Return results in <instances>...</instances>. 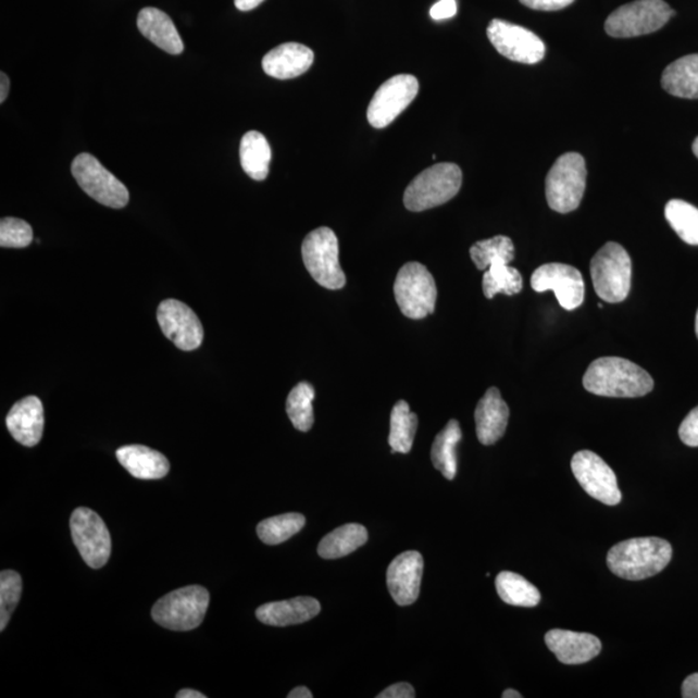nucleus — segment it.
Segmentation results:
<instances>
[{
    "label": "nucleus",
    "mask_w": 698,
    "mask_h": 698,
    "mask_svg": "<svg viewBox=\"0 0 698 698\" xmlns=\"http://www.w3.org/2000/svg\"><path fill=\"white\" fill-rule=\"evenodd\" d=\"M419 428V416L410 412L407 401L400 400L396 403L391 413V431H389L388 443L392 448V454H408L413 448L414 437Z\"/></svg>",
    "instance_id": "30"
},
{
    "label": "nucleus",
    "mask_w": 698,
    "mask_h": 698,
    "mask_svg": "<svg viewBox=\"0 0 698 698\" xmlns=\"http://www.w3.org/2000/svg\"><path fill=\"white\" fill-rule=\"evenodd\" d=\"M545 643L564 665H582L601 652V641L597 636L570 630H550L545 635Z\"/></svg>",
    "instance_id": "18"
},
{
    "label": "nucleus",
    "mask_w": 698,
    "mask_h": 698,
    "mask_svg": "<svg viewBox=\"0 0 698 698\" xmlns=\"http://www.w3.org/2000/svg\"><path fill=\"white\" fill-rule=\"evenodd\" d=\"M665 217L684 242L698 245V209L694 204L682 200L669 201Z\"/></svg>",
    "instance_id": "34"
},
{
    "label": "nucleus",
    "mask_w": 698,
    "mask_h": 698,
    "mask_svg": "<svg viewBox=\"0 0 698 698\" xmlns=\"http://www.w3.org/2000/svg\"><path fill=\"white\" fill-rule=\"evenodd\" d=\"M533 290L556 292L558 302L566 311L576 310L585 299V281L572 265L549 263L540 265L531 278Z\"/></svg>",
    "instance_id": "15"
},
{
    "label": "nucleus",
    "mask_w": 698,
    "mask_h": 698,
    "mask_svg": "<svg viewBox=\"0 0 698 698\" xmlns=\"http://www.w3.org/2000/svg\"><path fill=\"white\" fill-rule=\"evenodd\" d=\"M302 255L306 269L316 283L328 290H340L346 275L339 263V242L327 227L314 229L304 238Z\"/></svg>",
    "instance_id": "7"
},
{
    "label": "nucleus",
    "mask_w": 698,
    "mask_h": 698,
    "mask_svg": "<svg viewBox=\"0 0 698 698\" xmlns=\"http://www.w3.org/2000/svg\"><path fill=\"white\" fill-rule=\"evenodd\" d=\"M693 149H694L695 155L698 159V138L695 140Z\"/></svg>",
    "instance_id": "48"
},
{
    "label": "nucleus",
    "mask_w": 698,
    "mask_h": 698,
    "mask_svg": "<svg viewBox=\"0 0 698 698\" xmlns=\"http://www.w3.org/2000/svg\"><path fill=\"white\" fill-rule=\"evenodd\" d=\"M674 13L663 0H635L609 15L606 32L613 38L646 36L662 29Z\"/></svg>",
    "instance_id": "8"
},
{
    "label": "nucleus",
    "mask_w": 698,
    "mask_h": 698,
    "mask_svg": "<svg viewBox=\"0 0 698 698\" xmlns=\"http://www.w3.org/2000/svg\"><path fill=\"white\" fill-rule=\"evenodd\" d=\"M73 543L85 563L100 570L112 553V538L107 525L95 511L78 508L71 519Z\"/></svg>",
    "instance_id": "11"
},
{
    "label": "nucleus",
    "mask_w": 698,
    "mask_h": 698,
    "mask_svg": "<svg viewBox=\"0 0 698 698\" xmlns=\"http://www.w3.org/2000/svg\"><path fill=\"white\" fill-rule=\"evenodd\" d=\"M72 174L85 194L96 202L112 209L125 208L129 201L125 184L108 171L98 159L88 153L75 157Z\"/></svg>",
    "instance_id": "10"
},
{
    "label": "nucleus",
    "mask_w": 698,
    "mask_h": 698,
    "mask_svg": "<svg viewBox=\"0 0 698 698\" xmlns=\"http://www.w3.org/2000/svg\"><path fill=\"white\" fill-rule=\"evenodd\" d=\"M314 388L310 383L302 382L292 388L286 401V412L292 426L302 433H307L313 426L314 415L312 402L314 400Z\"/></svg>",
    "instance_id": "35"
},
{
    "label": "nucleus",
    "mask_w": 698,
    "mask_h": 698,
    "mask_svg": "<svg viewBox=\"0 0 698 698\" xmlns=\"http://www.w3.org/2000/svg\"><path fill=\"white\" fill-rule=\"evenodd\" d=\"M503 698H522L523 696L518 693L515 689H506L502 694Z\"/></svg>",
    "instance_id": "47"
},
{
    "label": "nucleus",
    "mask_w": 698,
    "mask_h": 698,
    "mask_svg": "<svg viewBox=\"0 0 698 698\" xmlns=\"http://www.w3.org/2000/svg\"><path fill=\"white\" fill-rule=\"evenodd\" d=\"M462 440V429L456 420L449 421L431 449V460L445 478L454 481L457 475V445Z\"/></svg>",
    "instance_id": "28"
},
{
    "label": "nucleus",
    "mask_w": 698,
    "mask_h": 698,
    "mask_svg": "<svg viewBox=\"0 0 698 698\" xmlns=\"http://www.w3.org/2000/svg\"><path fill=\"white\" fill-rule=\"evenodd\" d=\"M573 2L574 0H520V3L536 11H559Z\"/></svg>",
    "instance_id": "39"
},
{
    "label": "nucleus",
    "mask_w": 698,
    "mask_h": 698,
    "mask_svg": "<svg viewBox=\"0 0 698 698\" xmlns=\"http://www.w3.org/2000/svg\"><path fill=\"white\" fill-rule=\"evenodd\" d=\"M264 0H235L237 10L248 12L257 9Z\"/></svg>",
    "instance_id": "43"
},
{
    "label": "nucleus",
    "mask_w": 698,
    "mask_h": 698,
    "mask_svg": "<svg viewBox=\"0 0 698 698\" xmlns=\"http://www.w3.org/2000/svg\"><path fill=\"white\" fill-rule=\"evenodd\" d=\"M177 698H207L201 693L195 689H182L179 694L176 695Z\"/></svg>",
    "instance_id": "46"
},
{
    "label": "nucleus",
    "mask_w": 698,
    "mask_h": 698,
    "mask_svg": "<svg viewBox=\"0 0 698 698\" xmlns=\"http://www.w3.org/2000/svg\"><path fill=\"white\" fill-rule=\"evenodd\" d=\"M394 292L407 317L421 320L435 312L437 289L429 271L421 263H408L397 273Z\"/></svg>",
    "instance_id": "9"
},
{
    "label": "nucleus",
    "mask_w": 698,
    "mask_h": 698,
    "mask_svg": "<svg viewBox=\"0 0 698 698\" xmlns=\"http://www.w3.org/2000/svg\"><path fill=\"white\" fill-rule=\"evenodd\" d=\"M487 34L496 50L515 63L533 65L545 58L546 46L543 39L523 26L493 20Z\"/></svg>",
    "instance_id": "13"
},
{
    "label": "nucleus",
    "mask_w": 698,
    "mask_h": 698,
    "mask_svg": "<svg viewBox=\"0 0 698 698\" xmlns=\"http://www.w3.org/2000/svg\"><path fill=\"white\" fill-rule=\"evenodd\" d=\"M314 53L310 47L285 43L265 54L263 70L272 78L292 79L310 71Z\"/></svg>",
    "instance_id": "21"
},
{
    "label": "nucleus",
    "mask_w": 698,
    "mask_h": 698,
    "mask_svg": "<svg viewBox=\"0 0 698 698\" xmlns=\"http://www.w3.org/2000/svg\"><path fill=\"white\" fill-rule=\"evenodd\" d=\"M157 319L162 333L182 351H195L202 345L201 321L187 304L175 299L164 300L159 307Z\"/></svg>",
    "instance_id": "16"
},
{
    "label": "nucleus",
    "mask_w": 698,
    "mask_h": 698,
    "mask_svg": "<svg viewBox=\"0 0 698 698\" xmlns=\"http://www.w3.org/2000/svg\"><path fill=\"white\" fill-rule=\"evenodd\" d=\"M696 335H697V338H698V311H697V314H696Z\"/></svg>",
    "instance_id": "49"
},
{
    "label": "nucleus",
    "mask_w": 698,
    "mask_h": 698,
    "mask_svg": "<svg viewBox=\"0 0 698 698\" xmlns=\"http://www.w3.org/2000/svg\"><path fill=\"white\" fill-rule=\"evenodd\" d=\"M367 531L360 524H347L328 533L319 545V556L323 559H340L349 556L367 543Z\"/></svg>",
    "instance_id": "27"
},
{
    "label": "nucleus",
    "mask_w": 698,
    "mask_h": 698,
    "mask_svg": "<svg viewBox=\"0 0 698 698\" xmlns=\"http://www.w3.org/2000/svg\"><path fill=\"white\" fill-rule=\"evenodd\" d=\"M587 170L584 157L566 153L560 157L546 177V200L560 214L579 208L586 189Z\"/></svg>",
    "instance_id": "6"
},
{
    "label": "nucleus",
    "mask_w": 698,
    "mask_h": 698,
    "mask_svg": "<svg viewBox=\"0 0 698 698\" xmlns=\"http://www.w3.org/2000/svg\"><path fill=\"white\" fill-rule=\"evenodd\" d=\"M586 391L606 397L635 399L652 391V376L634 362L621 358L595 360L584 376Z\"/></svg>",
    "instance_id": "2"
},
{
    "label": "nucleus",
    "mask_w": 698,
    "mask_h": 698,
    "mask_svg": "<svg viewBox=\"0 0 698 698\" xmlns=\"http://www.w3.org/2000/svg\"><path fill=\"white\" fill-rule=\"evenodd\" d=\"M378 698H414L415 690L409 683H396L376 696Z\"/></svg>",
    "instance_id": "41"
},
{
    "label": "nucleus",
    "mask_w": 698,
    "mask_h": 698,
    "mask_svg": "<svg viewBox=\"0 0 698 698\" xmlns=\"http://www.w3.org/2000/svg\"><path fill=\"white\" fill-rule=\"evenodd\" d=\"M33 242V229L29 224L16 217H4L0 222V246L2 248L23 249Z\"/></svg>",
    "instance_id": "37"
},
{
    "label": "nucleus",
    "mask_w": 698,
    "mask_h": 698,
    "mask_svg": "<svg viewBox=\"0 0 698 698\" xmlns=\"http://www.w3.org/2000/svg\"><path fill=\"white\" fill-rule=\"evenodd\" d=\"M321 611L319 600L308 597L275 601L257 609V618L265 625L285 627L304 624Z\"/></svg>",
    "instance_id": "22"
},
{
    "label": "nucleus",
    "mask_w": 698,
    "mask_h": 698,
    "mask_svg": "<svg viewBox=\"0 0 698 698\" xmlns=\"http://www.w3.org/2000/svg\"><path fill=\"white\" fill-rule=\"evenodd\" d=\"M210 594L202 586H187L164 595L152 609L160 626L173 632H190L202 624L208 612Z\"/></svg>",
    "instance_id": "5"
},
{
    "label": "nucleus",
    "mask_w": 698,
    "mask_h": 698,
    "mask_svg": "<svg viewBox=\"0 0 698 698\" xmlns=\"http://www.w3.org/2000/svg\"><path fill=\"white\" fill-rule=\"evenodd\" d=\"M423 557L419 551H407L394 559L387 570L389 594L401 607L415 603L421 593Z\"/></svg>",
    "instance_id": "17"
},
{
    "label": "nucleus",
    "mask_w": 698,
    "mask_h": 698,
    "mask_svg": "<svg viewBox=\"0 0 698 698\" xmlns=\"http://www.w3.org/2000/svg\"><path fill=\"white\" fill-rule=\"evenodd\" d=\"M663 90L682 99H698V54H688L662 73Z\"/></svg>",
    "instance_id": "25"
},
{
    "label": "nucleus",
    "mask_w": 698,
    "mask_h": 698,
    "mask_svg": "<svg viewBox=\"0 0 698 698\" xmlns=\"http://www.w3.org/2000/svg\"><path fill=\"white\" fill-rule=\"evenodd\" d=\"M420 91L414 75L400 74L389 78L376 90L367 108V120L374 128H385L412 104Z\"/></svg>",
    "instance_id": "12"
},
{
    "label": "nucleus",
    "mask_w": 698,
    "mask_h": 698,
    "mask_svg": "<svg viewBox=\"0 0 698 698\" xmlns=\"http://www.w3.org/2000/svg\"><path fill=\"white\" fill-rule=\"evenodd\" d=\"M5 423L13 439L25 447H36L45 429L42 401L36 396L25 397L12 407Z\"/></svg>",
    "instance_id": "19"
},
{
    "label": "nucleus",
    "mask_w": 698,
    "mask_h": 698,
    "mask_svg": "<svg viewBox=\"0 0 698 698\" xmlns=\"http://www.w3.org/2000/svg\"><path fill=\"white\" fill-rule=\"evenodd\" d=\"M682 697L684 698H698V673L689 675L683 682Z\"/></svg>",
    "instance_id": "42"
},
{
    "label": "nucleus",
    "mask_w": 698,
    "mask_h": 698,
    "mask_svg": "<svg viewBox=\"0 0 698 698\" xmlns=\"http://www.w3.org/2000/svg\"><path fill=\"white\" fill-rule=\"evenodd\" d=\"M496 588L506 604L535 608L540 603V593L528 579L513 572H501L496 578Z\"/></svg>",
    "instance_id": "29"
},
{
    "label": "nucleus",
    "mask_w": 698,
    "mask_h": 698,
    "mask_svg": "<svg viewBox=\"0 0 698 698\" xmlns=\"http://www.w3.org/2000/svg\"><path fill=\"white\" fill-rule=\"evenodd\" d=\"M0 77H2V79H0V80H2V90H0V102H2V104H3V102L7 99V96H9L10 79H9V77H7V75L4 73L0 74Z\"/></svg>",
    "instance_id": "45"
},
{
    "label": "nucleus",
    "mask_w": 698,
    "mask_h": 698,
    "mask_svg": "<svg viewBox=\"0 0 698 698\" xmlns=\"http://www.w3.org/2000/svg\"><path fill=\"white\" fill-rule=\"evenodd\" d=\"M456 13V0H439V2H437L429 11V15L435 20V22H441V20L454 17Z\"/></svg>",
    "instance_id": "40"
},
{
    "label": "nucleus",
    "mask_w": 698,
    "mask_h": 698,
    "mask_svg": "<svg viewBox=\"0 0 698 698\" xmlns=\"http://www.w3.org/2000/svg\"><path fill=\"white\" fill-rule=\"evenodd\" d=\"M289 698H312L313 695L311 694V690L308 689L307 687H298L296 689H292L289 695H287Z\"/></svg>",
    "instance_id": "44"
},
{
    "label": "nucleus",
    "mask_w": 698,
    "mask_h": 698,
    "mask_svg": "<svg viewBox=\"0 0 698 698\" xmlns=\"http://www.w3.org/2000/svg\"><path fill=\"white\" fill-rule=\"evenodd\" d=\"M571 468L581 487L594 499L607 506L622 501L614 471L590 450H582L572 458Z\"/></svg>",
    "instance_id": "14"
},
{
    "label": "nucleus",
    "mask_w": 698,
    "mask_h": 698,
    "mask_svg": "<svg viewBox=\"0 0 698 698\" xmlns=\"http://www.w3.org/2000/svg\"><path fill=\"white\" fill-rule=\"evenodd\" d=\"M462 179V170L457 164L437 163L424 170L409 184L403 195V204L413 212L441 207L458 195Z\"/></svg>",
    "instance_id": "3"
},
{
    "label": "nucleus",
    "mask_w": 698,
    "mask_h": 698,
    "mask_svg": "<svg viewBox=\"0 0 698 698\" xmlns=\"http://www.w3.org/2000/svg\"><path fill=\"white\" fill-rule=\"evenodd\" d=\"M239 159L246 174L251 179L263 182L270 174L272 149L263 134L250 132L246 134L239 147Z\"/></svg>",
    "instance_id": "26"
},
{
    "label": "nucleus",
    "mask_w": 698,
    "mask_h": 698,
    "mask_svg": "<svg viewBox=\"0 0 698 698\" xmlns=\"http://www.w3.org/2000/svg\"><path fill=\"white\" fill-rule=\"evenodd\" d=\"M672 558L673 547L666 539L641 537L613 546L608 552L607 564L622 579L641 581L661 573Z\"/></svg>",
    "instance_id": "1"
},
{
    "label": "nucleus",
    "mask_w": 698,
    "mask_h": 698,
    "mask_svg": "<svg viewBox=\"0 0 698 698\" xmlns=\"http://www.w3.org/2000/svg\"><path fill=\"white\" fill-rule=\"evenodd\" d=\"M595 292L608 303H621L632 289V258L620 244L608 242L591 260Z\"/></svg>",
    "instance_id": "4"
},
{
    "label": "nucleus",
    "mask_w": 698,
    "mask_h": 698,
    "mask_svg": "<svg viewBox=\"0 0 698 698\" xmlns=\"http://www.w3.org/2000/svg\"><path fill=\"white\" fill-rule=\"evenodd\" d=\"M523 290V277L513 266L503 262L493 263L483 277L484 296L493 299L499 292L506 296H516Z\"/></svg>",
    "instance_id": "31"
},
{
    "label": "nucleus",
    "mask_w": 698,
    "mask_h": 698,
    "mask_svg": "<svg viewBox=\"0 0 698 698\" xmlns=\"http://www.w3.org/2000/svg\"><path fill=\"white\" fill-rule=\"evenodd\" d=\"M138 27L144 37L171 54H180L184 43L173 20L166 13L153 7L140 11Z\"/></svg>",
    "instance_id": "24"
},
{
    "label": "nucleus",
    "mask_w": 698,
    "mask_h": 698,
    "mask_svg": "<svg viewBox=\"0 0 698 698\" xmlns=\"http://www.w3.org/2000/svg\"><path fill=\"white\" fill-rule=\"evenodd\" d=\"M116 460L129 472V475L141 481H159L170 471L166 457L142 445H127L116 450Z\"/></svg>",
    "instance_id": "23"
},
{
    "label": "nucleus",
    "mask_w": 698,
    "mask_h": 698,
    "mask_svg": "<svg viewBox=\"0 0 698 698\" xmlns=\"http://www.w3.org/2000/svg\"><path fill=\"white\" fill-rule=\"evenodd\" d=\"M23 593L22 576L15 571L0 573V630L4 632Z\"/></svg>",
    "instance_id": "36"
},
{
    "label": "nucleus",
    "mask_w": 698,
    "mask_h": 698,
    "mask_svg": "<svg viewBox=\"0 0 698 698\" xmlns=\"http://www.w3.org/2000/svg\"><path fill=\"white\" fill-rule=\"evenodd\" d=\"M470 255L477 270L487 271L493 263L510 264L515 259V246L506 236H496L471 246Z\"/></svg>",
    "instance_id": "32"
},
{
    "label": "nucleus",
    "mask_w": 698,
    "mask_h": 698,
    "mask_svg": "<svg viewBox=\"0 0 698 698\" xmlns=\"http://www.w3.org/2000/svg\"><path fill=\"white\" fill-rule=\"evenodd\" d=\"M304 525L306 518L302 513H284V515L263 520L258 525L257 532L265 545L275 546L296 536L304 528Z\"/></svg>",
    "instance_id": "33"
},
{
    "label": "nucleus",
    "mask_w": 698,
    "mask_h": 698,
    "mask_svg": "<svg viewBox=\"0 0 698 698\" xmlns=\"http://www.w3.org/2000/svg\"><path fill=\"white\" fill-rule=\"evenodd\" d=\"M510 409L496 387L488 389L478 401L475 422L477 439L483 445L496 444L508 428Z\"/></svg>",
    "instance_id": "20"
},
{
    "label": "nucleus",
    "mask_w": 698,
    "mask_h": 698,
    "mask_svg": "<svg viewBox=\"0 0 698 698\" xmlns=\"http://www.w3.org/2000/svg\"><path fill=\"white\" fill-rule=\"evenodd\" d=\"M680 437L687 447H698V407L695 408L682 422L680 427Z\"/></svg>",
    "instance_id": "38"
}]
</instances>
